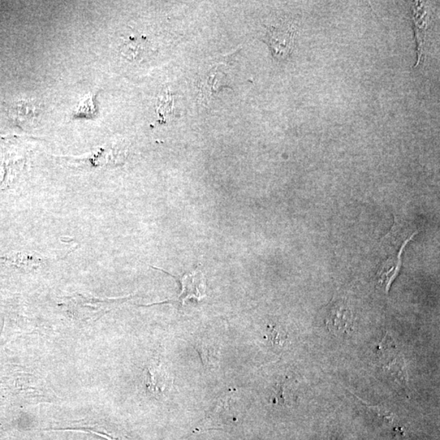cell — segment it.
<instances>
[{
	"label": "cell",
	"mask_w": 440,
	"mask_h": 440,
	"mask_svg": "<svg viewBox=\"0 0 440 440\" xmlns=\"http://www.w3.org/2000/svg\"><path fill=\"white\" fill-rule=\"evenodd\" d=\"M377 360L378 365L387 372L390 373L392 376L399 379L400 382L406 381L404 360L400 352L397 350L393 340L388 334L386 337H384L382 342L379 344Z\"/></svg>",
	"instance_id": "6da1fadb"
},
{
	"label": "cell",
	"mask_w": 440,
	"mask_h": 440,
	"mask_svg": "<svg viewBox=\"0 0 440 440\" xmlns=\"http://www.w3.org/2000/svg\"><path fill=\"white\" fill-rule=\"evenodd\" d=\"M295 29L291 23H284L267 30L266 41L274 58L286 59L291 53L295 42Z\"/></svg>",
	"instance_id": "7a4b0ae2"
},
{
	"label": "cell",
	"mask_w": 440,
	"mask_h": 440,
	"mask_svg": "<svg viewBox=\"0 0 440 440\" xmlns=\"http://www.w3.org/2000/svg\"><path fill=\"white\" fill-rule=\"evenodd\" d=\"M328 330L336 335H346L353 330V315L343 301L336 302L330 308L326 321Z\"/></svg>",
	"instance_id": "3957f363"
},
{
	"label": "cell",
	"mask_w": 440,
	"mask_h": 440,
	"mask_svg": "<svg viewBox=\"0 0 440 440\" xmlns=\"http://www.w3.org/2000/svg\"><path fill=\"white\" fill-rule=\"evenodd\" d=\"M181 290L179 300L184 304L188 300H201L206 295V280L204 273L199 269L186 274L180 279Z\"/></svg>",
	"instance_id": "277c9868"
},
{
	"label": "cell",
	"mask_w": 440,
	"mask_h": 440,
	"mask_svg": "<svg viewBox=\"0 0 440 440\" xmlns=\"http://www.w3.org/2000/svg\"><path fill=\"white\" fill-rule=\"evenodd\" d=\"M146 383L153 394L162 397L170 391L173 380L161 367H154L147 372Z\"/></svg>",
	"instance_id": "5b68a950"
},
{
	"label": "cell",
	"mask_w": 440,
	"mask_h": 440,
	"mask_svg": "<svg viewBox=\"0 0 440 440\" xmlns=\"http://www.w3.org/2000/svg\"><path fill=\"white\" fill-rule=\"evenodd\" d=\"M197 351L207 367H214L219 361V346L215 341L204 338L197 343Z\"/></svg>",
	"instance_id": "8992f818"
},
{
	"label": "cell",
	"mask_w": 440,
	"mask_h": 440,
	"mask_svg": "<svg viewBox=\"0 0 440 440\" xmlns=\"http://www.w3.org/2000/svg\"><path fill=\"white\" fill-rule=\"evenodd\" d=\"M38 113L37 103L30 102H21L15 103L12 107V114L17 122L21 123H28L29 120L36 118Z\"/></svg>",
	"instance_id": "52a82bcc"
},
{
	"label": "cell",
	"mask_w": 440,
	"mask_h": 440,
	"mask_svg": "<svg viewBox=\"0 0 440 440\" xmlns=\"http://www.w3.org/2000/svg\"><path fill=\"white\" fill-rule=\"evenodd\" d=\"M269 338L274 346L280 347L286 343L287 334L282 327L273 325L269 327Z\"/></svg>",
	"instance_id": "ba28073f"
},
{
	"label": "cell",
	"mask_w": 440,
	"mask_h": 440,
	"mask_svg": "<svg viewBox=\"0 0 440 440\" xmlns=\"http://www.w3.org/2000/svg\"><path fill=\"white\" fill-rule=\"evenodd\" d=\"M123 54L130 60H136L141 57L144 53V45L141 42L133 41L129 42L123 47Z\"/></svg>",
	"instance_id": "9c48e42d"
}]
</instances>
